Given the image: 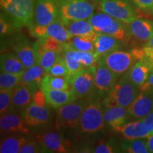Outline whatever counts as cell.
<instances>
[{
	"label": "cell",
	"mask_w": 153,
	"mask_h": 153,
	"mask_svg": "<svg viewBox=\"0 0 153 153\" xmlns=\"http://www.w3.org/2000/svg\"><path fill=\"white\" fill-rule=\"evenodd\" d=\"M34 2L35 0H0V5L15 28L19 29L33 25Z\"/></svg>",
	"instance_id": "1"
},
{
	"label": "cell",
	"mask_w": 153,
	"mask_h": 153,
	"mask_svg": "<svg viewBox=\"0 0 153 153\" xmlns=\"http://www.w3.org/2000/svg\"><path fill=\"white\" fill-rule=\"evenodd\" d=\"M140 87L131 81L127 73L123 74L109 92L107 93L103 101L106 107L122 106L128 108L138 96Z\"/></svg>",
	"instance_id": "2"
},
{
	"label": "cell",
	"mask_w": 153,
	"mask_h": 153,
	"mask_svg": "<svg viewBox=\"0 0 153 153\" xmlns=\"http://www.w3.org/2000/svg\"><path fill=\"white\" fill-rule=\"evenodd\" d=\"M146 57L142 48H134L131 51L116 50L100 58L117 77L128 71L137 61Z\"/></svg>",
	"instance_id": "3"
},
{
	"label": "cell",
	"mask_w": 153,
	"mask_h": 153,
	"mask_svg": "<svg viewBox=\"0 0 153 153\" xmlns=\"http://www.w3.org/2000/svg\"><path fill=\"white\" fill-rule=\"evenodd\" d=\"M88 20L97 33L114 36L123 43H128L131 40L128 24L104 11L94 14Z\"/></svg>",
	"instance_id": "4"
},
{
	"label": "cell",
	"mask_w": 153,
	"mask_h": 153,
	"mask_svg": "<svg viewBox=\"0 0 153 153\" xmlns=\"http://www.w3.org/2000/svg\"><path fill=\"white\" fill-rule=\"evenodd\" d=\"M89 101L85 99H78L73 102L57 108L55 127L57 131L72 128L79 126L82 112Z\"/></svg>",
	"instance_id": "5"
},
{
	"label": "cell",
	"mask_w": 153,
	"mask_h": 153,
	"mask_svg": "<svg viewBox=\"0 0 153 153\" xmlns=\"http://www.w3.org/2000/svg\"><path fill=\"white\" fill-rule=\"evenodd\" d=\"M104 109L100 99L90 100L82 112L79 128L83 133L92 134L97 133L104 126Z\"/></svg>",
	"instance_id": "6"
},
{
	"label": "cell",
	"mask_w": 153,
	"mask_h": 153,
	"mask_svg": "<svg viewBox=\"0 0 153 153\" xmlns=\"http://www.w3.org/2000/svg\"><path fill=\"white\" fill-rule=\"evenodd\" d=\"M60 18L64 22L89 19L94 14L95 7L89 0H57Z\"/></svg>",
	"instance_id": "7"
},
{
	"label": "cell",
	"mask_w": 153,
	"mask_h": 153,
	"mask_svg": "<svg viewBox=\"0 0 153 153\" xmlns=\"http://www.w3.org/2000/svg\"><path fill=\"white\" fill-rule=\"evenodd\" d=\"M97 65L85 68L69 76L70 89L77 99H86L94 90V75Z\"/></svg>",
	"instance_id": "8"
},
{
	"label": "cell",
	"mask_w": 153,
	"mask_h": 153,
	"mask_svg": "<svg viewBox=\"0 0 153 153\" xmlns=\"http://www.w3.org/2000/svg\"><path fill=\"white\" fill-rule=\"evenodd\" d=\"M100 9L126 24L137 18L136 11L128 0H103L100 1Z\"/></svg>",
	"instance_id": "9"
},
{
	"label": "cell",
	"mask_w": 153,
	"mask_h": 153,
	"mask_svg": "<svg viewBox=\"0 0 153 153\" xmlns=\"http://www.w3.org/2000/svg\"><path fill=\"white\" fill-rule=\"evenodd\" d=\"M60 19V11L57 0H35L33 24L48 26Z\"/></svg>",
	"instance_id": "10"
},
{
	"label": "cell",
	"mask_w": 153,
	"mask_h": 153,
	"mask_svg": "<svg viewBox=\"0 0 153 153\" xmlns=\"http://www.w3.org/2000/svg\"><path fill=\"white\" fill-rule=\"evenodd\" d=\"M11 48L26 69L38 63L34 44L32 45L25 36L19 35L13 38L11 42Z\"/></svg>",
	"instance_id": "11"
},
{
	"label": "cell",
	"mask_w": 153,
	"mask_h": 153,
	"mask_svg": "<svg viewBox=\"0 0 153 153\" xmlns=\"http://www.w3.org/2000/svg\"><path fill=\"white\" fill-rule=\"evenodd\" d=\"M117 76L99 58L96 68L94 75V89L101 95L108 93L117 82Z\"/></svg>",
	"instance_id": "12"
},
{
	"label": "cell",
	"mask_w": 153,
	"mask_h": 153,
	"mask_svg": "<svg viewBox=\"0 0 153 153\" xmlns=\"http://www.w3.org/2000/svg\"><path fill=\"white\" fill-rule=\"evenodd\" d=\"M48 106H41L32 102L22 111L21 116L29 127L44 125L48 123L51 117Z\"/></svg>",
	"instance_id": "13"
},
{
	"label": "cell",
	"mask_w": 153,
	"mask_h": 153,
	"mask_svg": "<svg viewBox=\"0 0 153 153\" xmlns=\"http://www.w3.org/2000/svg\"><path fill=\"white\" fill-rule=\"evenodd\" d=\"M37 140L43 143L48 152L68 153L72 152V143L62 134L47 132L40 134Z\"/></svg>",
	"instance_id": "14"
},
{
	"label": "cell",
	"mask_w": 153,
	"mask_h": 153,
	"mask_svg": "<svg viewBox=\"0 0 153 153\" xmlns=\"http://www.w3.org/2000/svg\"><path fill=\"white\" fill-rule=\"evenodd\" d=\"M132 118L143 119L153 111V91H140L137 98L128 108Z\"/></svg>",
	"instance_id": "15"
},
{
	"label": "cell",
	"mask_w": 153,
	"mask_h": 153,
	"mask_svg": "<svg viewBox=\"0 0 153 153\" xmlns=\"http://www.w3.org/2000/svg\"><path fill=\"white\" fill-rule=\"evenodd\" d=\"M28 127L22 116H20L16 112L9 111L1 115L0 128L1 134L28 133L29 132Z\"/></svg>",
	"instance_id": "16"
},
{
	"label": "cell",
	"mask_w": 153,
	"mask_h": 153,
	"mask_svg": "<svg viewBox=\"0 0 153 153\" xmlns=\"http://www.w3.org/2000/svg\"><path fill=\"white\" fill-rule=\"evenodd\" d=\"M131 37L145 44L153 36V22L137 17L128 24Z\"/></svg>",
	"instance_id": "17"
},
{
	"label": "cell",
	"mask_w": 153,
	"mask_h": 153,
	"mask_svg": "<svg viewBox=\"0 0 153 153\" xmlns=\"http://www.w3.org/2000/svg\"><path fill=\"white\" fill-rule=\"evenodd\" d=\"M43 90L45 92L48 104L54 108H59L78 99L71 89L65 90L45 89Z\"/></svg>",
	"instance_id": "18"
},
{
	"label": "cell",
	"mask_w": 153,
	"mask_h": 153,
	"mask_svg": "<svg viewBox=\"0 0 153 153\" xmlns=\"http://www.w3.org/2000/svg\"><path fill=\"white\" fill-rule=\"evenodd\" d=\"M114 130L120 133L124 138L127 140L146 138L150 135V133L145 126L143 119L126 123Z\"/></svg>",
	"instance_id": "19"
},
{
	"label": "cell",
	"mask_w": 153,
	"mask_h": 153,
	"mask_svg": "<svg viewBox=\"0 0 153 153\" xmlns=\"http://www.w3.org/2000/svg\"><path fill=\"white\" fill-rule=\"evenodd\" d=\"M36 90L38 89L30 85L19 84L13 90L11 108L24 110L32 103L33 95Z\"/></svg>",
	"instance_id": "20"
},
{
	"label": "cell",
	"mask_w": 153,
	"mask_h": 153,
	"mask_svg": "<svg viewBox=\"0 0 153 153\" xmlns=\"http://www.w3.org/2000/svg\"><path fill=\"white\" fill-rule=\"evenodd\" d=\"M130 117L128 108L122 106H112L104 110L105 123L113 129L126 124Z\"/></svg>",
	"instance_id": "21"
},
{
	"label": "cell",
	"mask_w": 153,
	"mask_h": 153,
	"mask_svg": "<svg viewBox=\"0 0 153 153\" xmlns=\"http://www.w3.org/2000/svg\"><path fill=\"white\" fill-rule=\"evenodd\" d=\"M122 42L114 36L103 33H97L94 41L95 52L99 57L118 50L121 47Z\"/></svg>",
	"instance_id": "22"
},
{
	"label": "cell",
	"mask_w": 153,
	"mask_h": 153,
	"mask_svg": "<svg viewBox=\"0 0 153 153\" xmlns=\"http://www.w3.org/2000/svg\"><path fill=\"white\" fill-rule=\"evenodd\" d=\"M151 72L150 62L147 57H145L137 61L126 73L131 81L140 87L146 81Z\"/></svg>",
	"instance_id": "23"
},
{
	"label": "cell",
	"mask_w": 153,
	"mask_h": 153,
	"mask_svg": "<svg viewBox=\"0 0 153 153\" xmlns=\"http://www.w3.org/2000/svg\"><path fill=\"white\" fill-rule=\"evenodd\" d=\"M47 72L38 63L30 68H26L23 72L20 84L28 85L36 89H40L42 80Z\"/></svg>",
	"instance_id": "24"
},
{
	"label": "cell",
	"mask_w": 153,
	"mask_h": 153,
	"mask_svg": "<svg viewBox=\"0 0 153 153\" xmlns=\"http://www.w3.org/2000/svg\"><path fill=\"white\" fill-rule=\"evenodd\" d=\"M1 72L9 73H22L26 70L24 64L14 53H1L0 57Z\"/></svg>",
	"instance_id": "25"
},
{
	"label": "cell",
	"mask_w": 153,
	"mask_h": 153,
	"mask_svg": "<svg viewBox=\"0 0 153 153\" xmlns=\"http://www.w3.org/2000/svg\"><path fill=\"white\" fill-rule=\"evenodd\" d=\"M97 33L85 36H72L67 43H64L67 48L74 51H95L94 41Z\"/></svg>",
	"instance_id": "26"
},
{
	"label": "cell",
	"mask_w": 153,
	"mask_h": 153,
	"mask_svg": "<svg viewBox=\"0 0 153 153\" xmlns=\"http://www.w3.org/2000/svg\"><path fill=\"white\" fill-rule=\"evenodd\" d=\"M47 36L55 38L61 43H65L72 37L62 19L55 21L45 26Z\"/></svg>",
	"instance_id": "27"
},
{
	"label": "cell",
	"mask_w": 153,
	"mask_h": 153,
	"mask_svg": "<svg viewBox=\"0 0 153 153\" xmlns=\"http://www.w3.org/2000/svg\"><path fill=\"white\" fill-rule=\"evenodd\" d=\"M69 76H53L47 73L42 80L41 89H60V90L70 89V85Z\"/></svg>",
	"instance_id": "28"
},
{
	"label": "cell",
	"mask_w": 153,
	"mask_h": 153,
	"mask_svg": "<svg viewBox=\"0 0 153 153\" xmlns=\"http://www.w3.org/2000/svg\"><path fill=\"white\" fill-rule=\"evenodd\" d=\"M64 23L72 36H85L97 33L94 29L92 25L87 19L68 21Z\"/></svg>",
	"instance_id": "29"
},
{
	"label": "cell",
	"mask_w": 153,
	"mask_h": 153,
	"mask_svg": "<svg viewBox=\"0 0 153 153\" xmlns=\"http://www.w3.org/2000/svg\"><path fill=\"white\" fill-rule=\"evenodd\" d=\"M25 137L11 136L1 140L0 152L1 153H17L25 143L28 142Z\"/></svg>",
	"instance_id": "30"
},
{
	"label": "cell",
	"mask_w": 153,
	"mask_h": 153,
	"mask_svg": "<svg viewBox=\"0 0 153 153\" xmlns=\"http://www.w3.org/2000/svg\"><path fill=\"white\" fill-rule=\"evenodd\" d=\"M121 149L123 152L129 153H150L146 138L127 140L122 143Z\"/></svg>",
	"instance_id": "31"
},
{
	"label": "cell",
	"mask_w": 153,
	"mask_h": 153,
	"mask_svg": "<svg viewBox=\"0 0 153 153\" xmlns=\"http://www.w3.org/2000/svg\"><path fill=\"white\" fill-rule=\"evenodd\" d=\"M61 55L62 53L57 52V51H52V50H45L41 54L37 55L36 59H37L38 64L43 67L45 71L48 72Z\"/></svg>",
	"instance_id": "32"
},
{
	"label": "cell",
	"mask_w": 153,
	"mask_h": 153,
	"mask_svg": "<svg viewBox=\"0 0 153 153\" xmlns=\"http://www.w3.org/2000/svg\"><path fill=\"white\" fill-rule=\"evenodd\" d=\"M22 73H9L1 72L0 74V90L14 89L21 82Z\"/></svg>",
	"instance_id": "33"
},
{
	"label": "cell",
	"mask_w": 153,
	"mask_h": 153,
	"mask_svg": "<svg viewBox=\"0 0 153 153\" xmlns=\"http://www.w3.org/2000/svg\"><path fill=\"white\" fill-rule=\"evenodd\" d=\"M53 76H69L70 72L67 65L65 60L62 56V54L57 58L56 62L51 67V68L47 72Z\"/></svg>",
	"instance_id": "34"
},
{
	"label": "cell",
	"mask_w": 153,
	"mask_h": 153,
	"mask_svg": "<svg viewBox=\"0 0 153 153\" xmlns=\"http://www.w3.org/2000/svg\"><path fill=\"white\" fill-rule=\"evenodd\" d=\"M14 89L0 90V114L3 115L11 110Z\"/></svg>",
	"instance_id": "35"
},
{
	"label": "cell",
	"mask_w": 153,
	"mask_h": 153,
	"mask_svg": "<svg viewBox=\"0 0 153 153\" xmlns=\"http://www.w3.org/2000/svg\"><path fill=\"white\" fill-rule=\"evenodd\" d=\"M19 153H45L48 150L45 148L43 143L37 141H28L19 150Z\"/></svg>",
	"instance_id": "36"
},
{
	"label": "cell",
	"mask_w": 153,
	"mask_h": 153,
	"mask_svg": "<svg viewBox=\"0 0 153 153\" xmlns=\"http://www.w3.org/2000/svg\"><path fill=\"white\" fill-rule=\"evenodd\" d=\"M16 29L11 20L7 17L4 13L1 11L0 16V34L1 37L11 33V32Z\"/></svg>",
	"instance_id": "37"
},
{
	"label": "cell",
	"mask_w": 153,
	"mask_h": 153,
	"mask_svg": "<svg viewBox=\"0 0 153 153\" xmlns=\"http://www.w3.org/2000/svg\"><path fill=\"white\" fill-rule=\"evenodd\" d=\"M92 152L95 153H114L119 151L111 142H104L97 145Z\"/></svg>",
	"instance_id": "38"
},
{
	"label": "cell",
	"mask_w": 153,
	"mask_h": 153,
	"mask_svg": "<svg viewBox=\"0 0 153 153\" xmlns=\"http://www.w3.org/2000/svg\"><path fill=\"white\" fill-rule=\"evenodd\" d=\"M32 102L34 104L38 105H41V106H47L48 103L46 100V97H45V92L43 89H38L34 92L33 95V98H32Z\"/></svg>",
	"instance_id": "39"
},
{
	"label": "cell",
	"mask_w": 153,
	"mask_h": 153,
	"mask_svg": "<svg viewBox=\"0 0 153 153\" xmlns=\"http://www.w3.org/2000/svg\"><path fill=\"white\" fill-rule=\"evenodd\" d=\"M135 7L143 11H150L152 9L153 0H131Z\"/></svg>",
	"instance_id": "40"
},
{
	"label": "cell",
	"mask_w": 153,
	"mask_h": 153,
	"mask_svg": "<svg viewBox=\"0 0 153 153\" xmlns=\"http://www.w3.org/2000/svg\"><path fill=\"white\" fill-rule=\"evenodd\" d=\"M140 90L145 91H153V71L151 72L149 74L146 81L142 85L140 86Z\"/></svg>",
	"instance_id": "41"
},
{
	"label": "cell",
	"mask_w": 153,
	"mask_h": 153,
	"mask_svg": "<svg viewBox=\"0 0 153 153\" xmlns=\"http://www.w3.org/2000/svg\"><path fill=\"white\" fill-rule=\"evenodd\" d=\"M143 122L145 123V125L146 128H148L149 132L151 133L153 131V111L151 113H150L146 117L143 118Z\"/></svg>",
	"instance_id": "42"
},
{
	"label": "cell",
	"mask_w": 153,
	"mask_h": 153,
	"mask_svg": "<svg viewBox=\"0 0 153 153\" xmlns=\"http://www.w3.org/2000/svg\"><path fill=\"white\" fill-rule=\"evenodd\" d=\"M143 48L144 50L146 57L153 55V36L149 40L148 42L143 45Z\"/></svg>",
	"instance_id": "43"
},
{
	"label": "cell",
	"mask_w": 153,
	"mask_h": 153,
	"mask_svg": "<svg viewBox=\"0 0 153 153\" xmlns=\"http://www.w3.org/2000/svg\"><path fill=\"white\" fill-rule=\"evenodd\" d=\"M147 143H148V147L150 152L153 153V135H151L147 137Z\"/></svg>",
	"instance_id": "44"
},
{
	"label": "cell",
	"mask_w": 153,
	"mask_h": 153,
	"mask_svg": "<svg viewBox=\"0 0 153 153\" xmlns=\"http://www.w3.org/2000/svg\"><path fill=\"white\" fill-rule=\"evenodd\" d=\"M147 59H148L149 62H150V65L151 66V68H152V71H153V55H150V56L146 57Z\"/></svg>",
	"instance_id": "45"
},
{
	"label": "cell",
	"mask_w": 153,
	"mask_h": 153,
	"mask_svg": "<svg viewBox=\"0 0 153 153\" xmlns=\"http://www.w3.org/2000/svg\"><path fill=\"white\" fill-rule=\"evenodd\" d=\"M89 1H99V2H100V1H103V0H89Z\"/></svg>",
	"instance_id": "46"
},
{
	"label": "cell",
	"mask_w": 153,
	"mask_h": 153,
	"mask_svg": "<svg viewBox=\"0 0 153 153\" xmlns=\"http://www.w3.org/2000/svg\"><path fill=\"white\" fill-rule=\"evenodd\" d=\"M151 135H153V131H152V133H151Z\"/></svg>",
	"instance_id": "47"
},
{
	"label": "cell",
	"mask_w": 153,
	"mask_h": 153,
	"mask_svg": "<svg viewBox=\"0 0 153 153\" xmlns=\"http://www.w3.org/2000/svg\"><path fill=\"white\" fill-rule=\"evenodd\" d=\"M152 13H153V7H152Z\"/></svg>",
	"instance_id": "48"
}]
</instances>
